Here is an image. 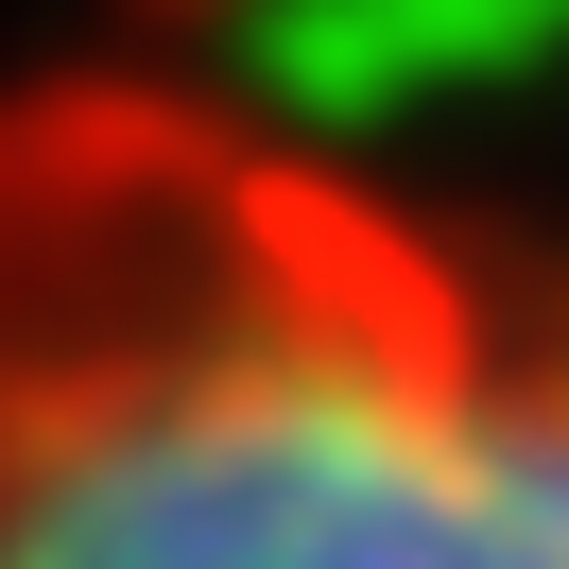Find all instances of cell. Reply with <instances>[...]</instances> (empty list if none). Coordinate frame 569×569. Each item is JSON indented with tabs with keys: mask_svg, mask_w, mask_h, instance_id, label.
I'll use <instances>...</instances> for the list:
<instances>
[{
	"mask_svg": "<svg viewBox=\"0 0 569 569\" xmlns=\"http://www.w3.org/2000/svg\"><path fill=\"white\" fill-rule=\"evenodd\" d=\"M0 569H569V208L277 70H0Z\"/></svg>",
	"mask_w": 569,
	"mask_h": 569,
	"instance_id": "obj_1",
	"label": "cell"
}]
</instances>
